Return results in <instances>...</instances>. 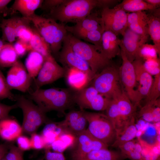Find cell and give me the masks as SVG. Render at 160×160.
Segmentation results:
<instances>
[{
    "instance_id": "cell-10",
    "label": "cell",
    "mask_w": 160,
    "mask_h": 160,
    "mask_svg": "<svg viewBox=\"0 0 160 160\" xmlns=\"http://www.w3.org/2000/svg\"><path fill=\"white\" fill-rule=\"evenodd\" d=\"M127 15L125 12L118 8H103L100 18L104 31H109L117 35H122L128 27Z\"/></svg>"
},
{
    "instance_id": "cell-49",
    "label": "cell",
    "mask_w": 160,
    "mask_h": 160,
    "mask_svg": "<svg viewBox=\"0 0 160 160\" xmlns=\"http://www.w3.org/2000/svg\"><path fill=\"white\" fill-rule=\"evenodd\" d=\"M64 0H44L40 7L44 10H49V11L62 4Z\"/></svg>"
},
{
    "instance_id": "cell-45",
    "label": "cell",
    "mask_w": 160,
    "mask_h": 160,
    "mask_svg": "<svg viewBox=\"0 0 160 160\" xmlns=\"http://www.w3.org/2000/svg\"><path fill=\"white\" fill-rule=\"evenodd\" d=\"M148 15L144 11H140L127 13V25L135 23L138 21L146 20L148 18Z\"/></svg>"
},
{
    "instance_id": "cell-19",
    "label": "cell",
    "mask_w": 160,
    "mask_h": 160,
    "mask_svg": "<svg viewBox=\"0 0 160 160\" xmlns=\"http://www.w3.org/2000/svg\"><path fill=\"white\" fill-rule=\"evenodd\" d=\"M67 31L71 34L79 32L103 29L100 17L97 13H91L72 26H65Z\"/></svg>"
},
{
    "instance_id": "cell-30",
    "label": "cell",
    "mask_w": 160,
    "mask_h": 160,
    "mask_svg": "<svg viewBox=\"0 0 160 160\" xmlns=\"http://www.w3.org/2000/svg\"><path fill=\"white\" fill-rule=\"evenodd\" d=\"M114 7L125 12H132L145 10H152L157 8L142 0H124Z\"/></svg>"
},
{
    "instance_id": "cell-37",
    "label": "cell",
    "mask_w": 160,
    "mask_h": 160,
    "mask_svg": "<svg viewBox=\"0 0 160 160\" xmlns=\"http://www.w3.org/2000/svg\"><path fill=\"white\" fill-rule=\"evenodd\" d=\"M148 18L128 25V27L130 29L140 37L142 41L144 43L147 42L149 35L147 25Z\"/></svg>"
},
{
    "instance_id": "cell-18",
    "label": "cell",
    "mask_w": 160,
    "mask_h": 160,
    "mask_svg": "<svg viewBox=\"0 0 160 160\" xmlns=\"http://www.w3.org/2000/svg\"><path fill=\"white\" fill-rule=\"evenodd\" d=\"M121 39L117 35L109 31L103 32L102 38V48L100 53L111 60L120 54V44Z\"/></svg>"
},
{
    "instance_id": "cell-16",
    "label": "cell",
    "mask_w": 160,
    "mask_h": 160,
    "mask_svg": "<svg viewBox=\"0 0 160 160\" xmlns=\"http://www.w3.org/2000/svg\"><path fill=\"white\" fill-rule=\"evenodd\" d=\"M120 44V49L124 52L128 59L131 63L137 58L140 47L145 44L140 37L127 27L122 35Z\"/></svg>"
},
{
    "instance_id": "cell-39",
    "label": "cell",
    "mask_w": 160,
    "mask_h": 160,
    "mask_svg": "<svg viewBox=\"0 0 160 160\" xmlns=\"http://www.w3.org/2000/svg\"><path fill=\"white\" fill-rule=\"evenodd\" d=\"M8 98L12 100H16V95L11 91L5 78L0 69V100Z\"/></svg>"
},
{
    "instance_id": "cell-53",
    "label": "cell",
    "mask_w": 160,
    "mask_h": 160,
    "mask_svg": "<svg viewBox=\"0 0 160 160\" xmlns=\"http://www.w3.org/2000/svg\"><path fill=\"white\" fill-rule=\"evenodd\" d=\"M97 7L103 8L108 7L109 6L115 3L118 1L112 0H97Z\"/></svg>"
},
{
    "instance_id": "cell-56",
    "label": "cell",
    "mask_w": 160,
    "mask_h": 160,
    "mask_svg": "<svg viewBox=\"0 0 160 160\" xmlns=\"http://www.w3.org/2000/svg\"><path fill=\"white\" fill-rule=\"evenodd\" d=\"M7 42L3 41L2 39H0V52L3 49L4 45Z\"/></svg>"
},
{
    "instance_id": "cell-44",
    "label": "cell",
    "mask_w": 160,
    "mask_h": 160,
    "mask_svg": "<svg viewBox=\"0 0 160 160\" xmlns=\"http://www.w3.org/2000/svg\"><path fill=\"white\" fill-rule=\"evenodd\" d=\"M30 140L31 148L40 149L46 147V143L41 135L33 133L31 135Z\"/></svg>"
},
{
    "instance_id": "cell-51",
    "label": "cell",
    "mask_w": 160,
    "mask_h": 160,
    "mask_svg": "<svg viewBox=\"0 0 160 160\" xmlns=\"http://www.w3.org/2000/svg\"><path fill=\"white\" fill-rule=\"evenodd\" d=\"M153 122H158L160 120V101L157 99L154 102L153 112Z\"/></svg>"
},
{
    "instance_id": "cell-50",
    "label": "cell",
    "mask_w": 160,
    "mask_h": 160,
    "mask_svg": "<svg viewBox=\"0 0 160 160\" xmlns=\"http://www.w3.org/2000/svg\"><path fill=\"white\" fill-rule=\"evenodd\" d=\"M17 107L16 103L12 105H9L0 103V121L7 118L10 111Z\"/></svg>"
},
{
    "instance_id": "cell-7",
    "label": "cell",
    "mask_w": 160,
    "mask_h": 160,
    "mask_svg": "<svg viewBox=\"0 0 160 160\" xmlns=\"http://www.w3.org/2000/svg\"><path fill=\"white\" fill-rule=\"evenodd\" d=\"M16 104L23 111V131L30 135L35 133L38 128L47 121L45 113L31 100L23 95H16Z\"/></svg>"
},
{
    "instance_id": "cell-52",
    "label": "cell",
    "mask_w": 160,
    "mask_h": 160,
    "mask_svg": "<svg viewBox=\"0 0 160 160\" xmlns=\"http://www.w3.org/2000/svg\"><path fill=\"white\" fill-rule=\"evenodd\" d=\"M12 1L10 0H0V14H6L9 12L7 7V5Z\"/></svg>"
},
{
    "instance_id": "cell-47",
    "label": "cell",
    "mask_w": 160,
    "mask_h": 160,
    "mask_svg": "<svg viewBox=\"0 0 160 160\" xmlns=\"http://www.w3.org/2000/svg\"><path fill=\"white\" fill-rule=\"evenodd\" d=\"M45 160H65L62 153L51 152L48 148H46L45 151Z\"/></svg>"
},
{
    "instance_id": "cell-27",
    "label": "cell",
    "mask_w": 160,
    "mask_h": 160,
    "mask_svg": "<svg viewBox=\"0 0 160 160\" xmlns=\"http://www.w3.org/2000/svg\"><path fill=\"white\" fill-rule=\"evenodd\" d=\"M147 25L148 35L160 54V18L155 14L148 15Z\"/></svg>"
},
{
    "instance_id": "cell-57",
    "label": "cell",
    "mask_w": 160,
    "mask_h": 160,
    "mask_svg": "<svg viewBox=\"0 0 160 160\" xmlns=\"http://www.w3.org/2000/svg\"><path fill=\"white\" fill-rule=\"evenodd\" d=\"M1 160H6L5 158H4V156L2 159Z\"/></svg>"
},
{
    "instance_id": "cell-34",
    "label": "cell",
    "mask_w": 160,
    "mask_h": 160,
    "mask_svg": "<svg viewBox=\"0 0 160 160\" xmlns=\"http://www.w3.org/2000/svg\"><path fill=\"white\" fill-rule=\"evenodd\" d=\"M63 132L59 123L47 124L44 127L41 135L46 146L47 145H50Z\"/></svg>"
},
{
    "instance_id": "cell-20",
    "label": "cell",
    "mask_w": 160,
    "mask_h": 160,
    "mask_svg": "<svg viewBox=\"0 0 160 160\" xmlns=\"http://www.w3.org/2000/svg\"><path fill=\"white\" fill-rule=\"evenodd\" d=\"M114 99L116 100L121 119L125 125H127L135 117L137 106L132 102L124 89L122 92Z\"/></svg>"
},
{
    "instance_id": "cell-8",
    "label": "cell",
    "mask_w": 160,
    "mask_h": 160,
    "mask_svg": "<svg viewBox=\"0 0 160 160\" xmlns=\"http://www.w3.org/2000/svg\"><path fill=\"white\" fill-rule=\"evenodd\" d=\"M120 55L122 60L121 65L119 68L121 81L127 95L132 102L137 106L142 98L137 89V83L134 67L132 63L128 59L121 50Z\"/></svg>"
},
{
    "instance_id": "cell-22",
    "label": "cell",
    "mask_w": 160,
    "mask_h": 160,
    "mask_svg": "<svg viewBox=\"0 0 160 160\" xmlns=\"http://www.w3.org/2000/svg\"><path fill=\"white\" fill-rule=\"evenodd\" d=\"M22 132V127L15 120L7 118L0 121V137L4 140H13L20 136Z\"/></svg>"
},
{
    "instance_id": "cell-48",
    "label": "cell",
    "mask_w": 160,
    "mask_h": 160,
    "mask_svg": "<svg viewBox=\"0 0 160 160\" xmlns=\"http://www.w3.org/2000/svg\"><path fill=\"white\" fill-rule=\"evenodd\" d=\"M16 139L18 147L21 150L24 151L31 148L30 139L27 137L20 135Z\"/></svg>"
},
{
    "instance_id": "cell-9",
    "label": "cell",
    "mask_w": 160,
    "mask_h": 160,
    "mask_svg": "<svg viewBox=\"0 0 160 160\" xmlns=\"http://www.w3.org/2000/svg\"><path fill=\"white\" fill-rule=\"evenodd\" d=\"M112 99L101 94L91 86L77 91L74 95V103L81 110L88 109L97 111H105Z\"/></svg>"
},
{
    "instance_id": "cell-38",
    "label": "cell",
    "mask_w": 160,
    "mask_h": 160,
    "mask_svg": "<svg viewBox=\"0 0 160 160\" xmlns=\"http://www.w3.org/2000/svg\"><path fill=\"white\" fill-rule=\"evenodd\" d=\"M160 95V73L154 75L153 81L146 97V103L156 100Z\"/></svg>"
},
{
    "instance_id": "cell-40",
    "label": "cell",
    "mask_w": 160,
    "mask_h": 160,
    "mask_svg": "<svg viewBox=\"0 0 160 160\" xmlns=\"http://www.w3.org/2000/svg\"><path fill=\"white\" fill-rule=\"evenodd\" d=\"M155 101L146 102L140 110L139 117L144 120L153 122V112Z\"/></svg>"
},
{
    "instance_id": "cell-24",
    "label": "cell",
    "mask_w": 160,
    "mask_h": 160,
    "mask_svg": "<svg viewBox=\"0 0 160 160\" xmlns=\"http://www.w3.org/2000/svg\"><path fill=\"white\" fill-rule=\"evenodd\" d=\"M44 61V57L39 52L33 50L29 51L25 60V66L32 79L37 76Z\"/></svg>"
},
{
    "instance_id": "cell-15",
    "label": "cell",
    "mask_w": 160,
    "mask_h": 160,
    "mask_svg": "<svg viewBox=\"0 0 160 160\" xmlns=\"http://www.w3.org/2000/svg\"><path fill=\"white\" fill-rule=\"evenodd\" d=\"M87 123L83 111L81 110L70 111L59 124L64 131L77 137L87 129Z\"/></svg>"
},
{
    "instance_id": "cell-41",
    "label": "cell",
    "mask_w": 160,
    "mask_h": 160,
    "mask_svg": "<svg viewBox=\"0 0 160 160\" xmlns=\"http://www.w3.org/2000/svg\"><path fill=\"white\" fill-rule=\"evenodd\" d=\"M144 65L146 70L151 75L160 73V60L159 58L153 59L143 61Z\"/></svg>"
},
{
    "instance_id": "cell-23",
    "label": "cell",
    "mask_w": 160,
    "mask_h": 160,
    "mask_svg": "<svg viewBox=\"0 0 160 160\" xmlns=\"http://www.w3.org/2000/svg\"><path fill=\"white\" fill-rule=\"evenodd\" d=\"M43 0H15L10 9L13 13L18 11L23 17L28 18L35 14V10L41 7Z\"/></svg>"
},
{
    "instance_id": "cell-58",
    "label": "cell",
    "mask_w": 160,
    "mask_h": 160,
    "mask_svg": "<svg viewBox=\"0 0 160 160\" xmlns=\"http://www.w3.org/2000/svg\"></svg>"
},
{
    "instance_id": "cell-26",
    "label": "cell",
    "mask_w": 160,
    "mask_h": 160,
    "mask_svg": "<svg viewBox=\"0 0 160 160\" xmlns=\"http://www.w3.org/2000/svg\"><path fill=\"white\" fill-rule=\"evenodd\" d=\"M105 111L106 115L113 126L116 135L121 132L127 125H125L121 119L115 99H112Z\"/></svg>"
},
{
    "instance_id": "cell-35",
    "label": "cell",
    "mask_w": 160,
    "mask_h": 160,
    "mask_svg": "<svg viewBox=\"0 0 160 160\" xmlns=\"http://www.w3.org/2000/svg\"><path fill=\"white\" fill-rule=\"evenodd\" d=\"M30 23L23 21L17 25L15 29V35L18 40L29 44L33 34V28H31Z\"/></svg>"
},
{
    "instance_id": "cell-5",
    "label": "cell",
    "mask_w": 160,
    "mask_h": 160,
    "mask_svg": "<svg viewBox=\"0 0 160 160\" xmlns=\"http://www.w3.org/2000/svg\"><path fill=\"white\" fill-rule=\"evenodd\" d=\"M90 83L99 92L111 99L116 97L123 89L119 68L112 65L96 74Z\"/></svg>"
},
{
    "instance_id": "cell-25",
    "label": "cell",
    "mask_w": 160,
    "mask_h": 160,
    "mask_svg": "<svg viewBox=\"0 0 160 160\" xmlns=\"http://www.w3.org/2000/svg\"><path fill=\"white\" fill-rule=\"evenodd\" d=\"M137 132L134 117L124 129L116 135L114 141L111 146L113 148H119L124 144L133 140L136 137Z\"/></svg>"
},
{
    "instance_id": "cell-43",
    "label": "cell",
    "mask_w": 160,
    "mask_h": 160,
    "mask_svg": "<svg viewBox=\"0 0 160 160\" xmlns=\"http://www.w3.org/2000/svg\"><path fill=\"white\" fill-rule=\"evenodd\" d=\"M14 49L18 57H22L31 49L29 44L18 40L13 45Z\"/></svg>"
},
{
    "instance_id": "cell-36",
    "label": "cell",
    "mask_w": 160,
    "mask_h": 160,
    "mask_svg": "<svg viewBox=\"0 0 160 160\" xmlns=\"http://www.w3.org/2000/svg\"><path fill=\"white\" fill-rule=\"evenodd\" d=\"M158 52L154 45L145 43L139 48L137 59H140L143 61L158 58Z\"/></svg>"
},
{
    "instance_id": "cell-31",
    "label": "cell",
    "mask_w": 160,
    "mask_h": 160,
    "mask_svg": "<svg viewBox=\"0 0 160 160\" xmlns=\"http://www.w3.org/2000/svg\"><path fill=\"white\" fill-rule=\"evenodd\" d=\"M33 30V35L29 43L31 50L39 53L45 59L52 55L50 46L36 29L34 28Z\"/></svg>"
},
{
    "instance_id": "cell-32",
    "label": "cell",
    "mask_w": 160,
    "mask_h": 160,
    "mask_svg": "<svg viewBox=\"0 0 160 160\" xmlns=\"http://www.w3.org/2000/svg\"><path fill=\"white\" fill-rule=\"evenodd\" d=\"M18 57L12 44L6 43L0 52V66H12L17 60Z\"/></svg>"
},
{
    "instance_id": "cell-11",
    "label": "cell",
    "mask_w": 160,
    "mask_h": 160,
    "mask_svg": "<svg viewBox=\"0 0 160 160\" xmlns=\"http://www.w3.org/2000/svg\"><path fill=\"white\" fill-rule=\"evenodd\" d=\"M66 68L61 66L51 55L44 59L37 78L35 80L36 89L40 88L65 76Z\"/></svg>"
},
{
    "instance_id": "cell-21",
    "label": "cell",
    "mask_w": 160,
    "mask_h": 160,
    "mask_svg": "<svg viewBox=\"0 0 160 160\" xmlns=\"http://www.w3.org/2000/svg\"><path fill=\"white\" fill-rule=\"evenodd\" d=\"M65 68L67 82L73 89L78 91L83 89L87 87L92 80L85 72L75 69Z\"/></svg>"
},
{
    "instance_id": "cell-2",
    "label": "cell",
    "mask_w": 160,
    "mask_h": 160,
    "mask_svg": "<svg viewBox=\"0 0 160 160\" xmlns=\"http://www.w3.org/2000/svg\"><path fill=\"white\" fill-rule=\"evenodd\" d=\"M27 18L32 23L35 28L49 45L51 53L58 55L68 33L65 25L35 13Z\"/></svg>"
},
{
    "instance_id": "cell-3",
    "label": "cell",
    "mask_w": 160,
    "mask_h": 160,
    "mask_svg": "<svg viewBox=\"0 0 160 160\" xmlns=\"http://www.w3.org/2000/svg\"><path fill=\"white\" fill-rule=\"evenodd\" d=\"M97 6V0H64L49 11L48 17L63 24L76 23L90 14Z\"/></svg>"
},
{
    "instance_id": "cell-28",
    "label": "cell",
    "mask_w": 160,
    "mask_h": 160,
    "mask_svg": "<svg viewBox=\"0 0 160 160\" xmlns=\"http://www.w3.org/2000/svg\"><path fill=\"white\" fill-rule=\"evenodd\" d=\"M124 159L120 152L102 148L90 152L79 160H122Z\"/></svg>"
},
{
    "instance_id": "cell-33",
    "label": "cell",
    "mask_w": 160,
    "mask_h": 160,
    "mask_svg": "<svg viewBox=\"0 0 160 160\" xmlns=\"http://www.w3.org/2000/svg\"><path fill=\"white\" fill-rule=\"evenodd\" d=\"M16 17L3 19L0 23V27L2 32V39L12 44L16 39L15 26Z\"/></svg>"
},
{
    "instance_id": "cell-13",
    "label": "cell",
    "mask_w": 160,
    "mask_h": 160,
    "mask_svg": "<svg viewBox=\"0 0 160 160\" xmlns=\"http://www.w3.org/2000/svg\"><path fill=\"white\" fill-rule=\"evenodd\" d=\"M58 55L59 61L65 66V68L75 69L85 72L92 80L95 75L88 64L74 52L66 37Z\"/></svg>"
},
{
    "instance_id": "cell-17",
    "label": "cell",
    "mask_w": 160,
    "mask_h": 160,
    "mask_svg": "<svg viewBox=\"0 0 160 160\" xmlns=\"http://www.w3.org/2000/svg\"><path fill=\"white\" fill-rule=\"evenodd\" d=\"M137 83V90L142 98H145L152 86L153 79L145 69L143 61L140 59L135 60L132 63Z\"/></svg>"
},
{
    "instance_id": "cell-1",
    "label": "cell",
    "mask_w": 160,
    "mask_h": 160,
    "mask_svg": "<svg viewBox=\"0 0 160 160\" xmlns=\"http://www.w3.org/2000/svg\"><path fill=\"white\" fill-rule=\"evenodd\" d=\"M74 93L70 88H40L30 93L28 97L45 113L52 111L64 113L74 103Z\"/></svg>"
},
{
    "instance_id": "cell-46",
    "label": "cell",
    "mask_w": 160,
    "mask_h": 160,
    "mask_svg": "<svg viewBox=\"0 0 160 160\" xmlns=\"http://www.w3.org/2000/svg\"><path fill=\"white\" fill-rule=\"evenodd\" d=\"M137 143L135 140H133L124 144L118 148L120 149V153L125 159L128 154L135 149Z\"/></svg>"
},
{
    "instance_id": "cell-4",
    "label": "cell",
    "mask_w": 160,
    "mask_h": 160,
    "mask_svg": "<svg viewBox=\"0 0 160 160\" xmlns=\"http://www.w3.org/2000/svg\"><path fill=\"white\" fill-rule=\"evenodd\" d=\"M66 38L74 52L88 64L95 75L112 65L111 60L99 52L93 45L82 41L68 32Z\"/></svg>"
},
{
    "instance_id": "cell-55",
    "label": "cell",
    "mask_w": 160,
    "mask_h": 160,
    "mask_svg": "<svg viewBox=\"0 0 160 160\" xmlns=\"http://www.w3.org/2000/svg\"><path fill=\"white\" fill-rule=\"evenodd\" d=\"M145 1L152 6L157 7L160 5V0H145Z\"/></svg>"
},
{
    "instance_id": "cell-42",
    "label": "cell",
    "mask_w": 160,
    "mask_h": 160,
    "mask_svg": "<svg viewBox=\"0 0 160 160\" xmlns=\"http://www.w3.org/2000/svg\"><path fill=\"white\" fill-rule=\"evenodd\" d=\"M4 156L6 160H23L24 152L18 147L12 145Z\"/></svg>"
},
{
    "instance_id": "cell-29",
    "label": "cell",
    "mask_w": 160,
    "mask_h": 160,
    "mask_svg": "<svg viewBox=\"0 0 160 160\" xmlns=\"http://www.w3.org/2000/svg\"><path fill=\"white\" fill-rule=\"evenodd\" d=\"M104 30L103 29L85 32H79L71 34L75 37L90 42L95 46L100 52L102 48V35Z\"/></svg>"
},
{
    "instance_id": "cell-54",
    "label": "cell",
    "mask_w": 160,
    "mask_h": 160,
    "mask_svg": "<svg viewBox=\"0 0 160 160\" xmlns=\"http://www.w3.org/2000/svg\"><path fill=\"white\" fill-rule=\"evenodd\" d=\"M8 146L6 143L2 144L0 145V160L5 156L7 152Z\"/></svg>"
},
{
    "instance_id": "cell-6",
    "label": "cell",
    "mask_w": 160,
    "mask_h": 160,
    "mask_svg": "<svg viewBox=\"0 0 160 160\" xmlns=\"http://www.w3.org/2000/svg\"><path fill=\"white\" fill-rule=\"evenodd\" d=\"M82 110L88 124L87 130L94 137L108 146L111 145L115 139L116 132L106 114Z\"/></svg>"
},
{
    "instance_id": "cell-12",
    "label": "cell",
    "mask_w": 160,
    "mask_h": 160,
    "mask_svg": "<svg viewBox=\"0 0 160 160\" xmlns=\"http://www.w3.org/2000/svg\"><path fill=\"white\" fill-rule=\"evenodd\" d=\"M6 79L10 90L25 92L29 89L32 79L23 63L18 60L8 71Z\"/></svg>"
},
{
    "instance_id": "cell-14",
    "label": "cell",
    "mask_w": 160,
    "mask_h": 160,
    "mask_svg": "<svg viewBox=\"0 0 160 160\" xmlns=\"http://www.w3.org/2000/svg\"><path fill=\"white\" fill-rule=\"evenodd\" d=\"M77 145L72 154L73 160H79L90 152L108 148L107 145L92 135L87 129L77 136Z\"/></svg>"
}]
</instances>
